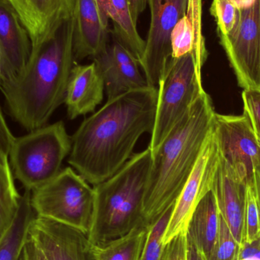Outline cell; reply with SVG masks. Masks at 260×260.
<instances>
[{
    "label": "cell",
    "mask_w": 260,
    "mask_h": 260,
    "mask_svg": "<svg viewBox=\"0 0 260 260\" xmlns=\"http://www.w3.org/2000/svg\"><path fill=\"white\" fill-rule=\"evenodd\" d=\"M108 13L114 24L113 36L129 50L140 65L145 41L139 35L136 24L132 18L128 0H110Z\"/></svg>",
    "instance_id": "21"
},
{
    "label": "cell",
    "mask_w": 260,
    "mask_h": 260,
    "mask_svg": "<svg viewBox=\"0 0 260 260\" xmlns=\"http://www.w3.org/2000/svg\"><path fill=\"white\" fill-rule=\"evenodd\" d=\"M237 260H260V236L250 244H241Z\"/></svg>",
    "instance_id": "32"
},
{
    "label": "cell",
    "mask_w": 260,
    "mask_h": 260,
    "mask_svg": "<svg viewBox=\"0 0 260 260\" xmlns=\"http://www.w3.org/2000/svg\"><path fill=\"white\" fill-rule=\"evenodd\" d=\"M36 216L57 221L89 235L95 212V192L72 168L61 170L53 180L31 192Z\"/></svg>",
    "instance_id": "6"
},
{
    "label": "cell",
    "mask_w": 260,
    "mask_h": 260,
    "mask_svg": "<svg viewBox=\"0 0 260 260\" xmlns=\"http://www.w3.org/2000/svg\"><path fill=\"white\" fill-rule=\"evenodd\" d=\"M260 236V212L253 183L248 184L246 195L243 244H250Z\"/></svg>",
    "instance_id": "27"
},
{
    "label": "cell",
    "mask_w": 260,
    "mask_h": 260,
    "mask_svg": "<svg viewBox=\"0 0 260 260\" xmlns=\"http://www.w3.org/2000/svg\"><path fill=\"white\" fill-rule=\"evenodd\" d=\"M220 213L211 189L197 205L187 228L186 237L210 260L219 229Z\"/></svg>",
    "instance_id": "20"
},
{
    "label": "cell",
    "mask_w": 260,
    "mask_h": 260,
    "mask_svg": "<svg viewBox=\"0 0 260 260\" xmlns=\"http://www.w3.org/2000/svg\"><path fill=\"white\" fill-rule=\"evenodd\" d=\"M213 131L220 157L237 175L252 184L260 162V144L247 117L215 113Z\"/></svg>",
    "instance_id": "9"
},
{
    "label": "cell",
    "mask_w": 260,
    "mask_h": 260,
    "mask_svg": "<svg viewBox=\"0 0 260 260\" xmlns=\"http://www.w3.org/2000/svg\"><path fill=\"white\" fill-rule=\"evenodd\" d=\"M247 186V182L237 175L220 157L212 182V190L215 195L220 215L225 221L240 247L243 244L244 236Z\"/></svg>",
    "instance_id": "15"
},
{
    "label": "cell",
    "mask_w": 260,
    "mask_h": 260,
    "mask_svg": "<svg viewBox=\"0 0 260 260\" xmlns=\"http://www.w3.org/2000/svg\"><path fill=\"white\" fill-rule=\"evenodd\" d=\"M71 148V138L62 121L15 138L9 153L14 177L26 191L39 189L60 172Z\"/></svg>",
    "instance_id": "5"
},
{
    "label": "cell",
    "mask_w": 260,
    "mask_h": 260,
    "mask_svg": "<svg viewBox=\"0 0 260 260\" xmlns=\"http://www.w3.org/2000/svg\"><path fill=\"white\" fill-rule=\"evenodd\" d=\"M9 155L0 151V241L13 224L21 203Z\"/></svg>",
    "instance_id": "24"
},
{
    "label": "cell",
    "mask_w": 260,
    "mask_h": 260,
    "mask_svg": "<svg viewBox=\"0 0 260 260\" xmlns=\"http://www.w3.org/2000/svg\"><path fill=\"white\" fill-rule=\"evenodd\" d=\"M253 186L260 212V162L253 172Z\"/></svg>",
    "instance_id": "37"
},
{
    "label": "cell",
    "mask_w": 260,
    "mask_h": 260,
    "mask_svg": "<svg viewBox=\"0 0 260 260\" xmlns=\"http://www.w3.org/2000/svg\"><path fill=\"white\" fill-rule=\"evenodd\" d=\"M186 257L187 260H208L187 237H186Z\"/></svg>",
    "instance_id": "35"
},
{
    "label": "cell",
    "mask_w": 260,
    "mask_h": 260,
    "mask_svg": "<svg viewBox=\"0 0 260 260\" xmlns=\"http://www.w3.org/2000/svg\"><path fill=\"white\" fill-rule=\"evenodd\" d=\"M240 245L234 238L224 220L220 215L218 236L210 260H237Z\"/></svg>",
    "instance_id": "28"
},
{
    "label": "cell",
    "mask_w": 260,
    "mask_h": 260,
    "mask_svg": "<svg viewBox=\"0 0 260 260\" xmlns=\"http://www.w3.org/2000/svg\"><path fill=\"white\" fill-rule=\"evenodd\" d=\"M73 17L53 37L32 48L23 70L1 89L9 115L27 131L47 125L64 103L73 67Z\"/></svg>",
    "instance_id": "2"
},
{
    "label": "cell",
    "mask_w": 260,
    "mask_h": 260,
    "mask_svg": "<svg viewBox=\"0 0 260 260\" xmlns=\"http://www.w3.org/2000/svg\"><path fill=\"white\" fill-rule=\"evenodd\" d=\"M151 155L148 147L132 157L111 178L93 186L95 212L88 235L91 244L105 245L145 224L143 203Z\"/></svg>",
    "instance_id": "4"
},
{
    "label": "cell",
    "mask_w": 260,
    "mask_h": 260,
    "mask_svg": "<svg viewBox=\"0 0 260 260\" xmlns=\"http://www.w3.org/2000/svg\"><path fill=\"white\" fill-rule=\"evenodd\" d=\"M175 204V203H174ZM174 204L171 206L152 225L150 226L148 239L142 260H162L165 246L163 238L172 215Z\"/></svg>",
    "instance_id": "25"
},
{
    "label": "cell",
    "mask_w": 260,
    "mask_h": 260,
    "mask_svg": "<svg viewBox=\"0 0 260 260\" xmlns=\"http://www.w3.org/2000/svg\"><path fill=\"white\" fill-rule=\"evenodd\" d=\"M244 114L247 117L260 144V89H244Z\"/></svg>",
    "instance_id": "29"
},
{
    "label": "cell",
    "mask_w": 260,
    "mask_h": 260,
    "mask_svg": "<svg viewBox=\"0 0 260 260\" xmlns=\"http://www.w3.org/2000/svg\"><path fill=\"white\" fill-rule=\"evenodd\" d=\"M150 226L142 224L126 236L105 245L93 244L97 260H142Z\"/></svg>",
    "instance_id": "23"
},
{
    "label": "cell",
    "mask_w": 260,
    "mask_h": 260,
    "mask_svg": "<svg viewBox=\"0 0 260 260\" xmlns=\"http://www.w3.org/2000/svg\"><path fill=\"white\" fill-rule=\"evenodd\" d=\"M155 121L151 133V152L160 145L196 99L205 91L202 69L192 53L171 58L157 85Z\"/></svg>",
    "instance_id": "7"
},
{
    "label": "cell",
    "mask_w": 260,
    "mask_h": 260,
    "mask_svg": "<svg viewBox=\"0 0 260 260\" xmlns=\"http://www.w3.org/2000/svg\"><path fill=\"white\" fill-rule=\"evenodd\" d=\"M157 89L133 90L108 100L72 136L68 162L90 184L111 178L131 158L135 145L155 121Z\"/></svg>",
    "instance_id": "1"
},
{
    "label": "cell",
    "mask_w": 260,
    "mask_h": 260,
    "mask_svg": "<svg viewBox=\"0 0 260 260\" xmlns=\"http://www.w3.org/2000/svg\"><path fill=\"white\" fill-rule=\"evenodd\" d=\"M187 2L148 0L151 22L140 67L150 86L157 88L164 69L172 58L171 34L185 15Z\"/></svg>",
    "instance_id": "11"
},
{
    "label": "cell",
    "mask_w": 260,
    "mask_h": 260,
    "mask_svg": "<svg viewBox=\"0 0 260 260\" xmlns=\"http://www.w3.org/2000/svg\"><path fill=\"white\" fill-rule=\"evenodd\" d=\"M239 9L235 28L219 37L238 84L244 89H260L259 0Z\"/></svg>",
    "instance_id": "8"
},
{
    "label": "cell",
    "mask_w": 260,
    "mask_h": 260,
    "mask_svg": "<svg viewBox=\"0 0 260 260\" xmlns=\"http://www.w3.org/2000/svg\"><path fill=\"white\" fill-rule=\"evenodd\" d=\"M162 260H187L186 234H180L165 245Z\"/></svg>",
    "instance_id": "30"
},
{
    "label": "cell",
    "mask_w": 260,
    "mask_h": 260,
    "mask_svg": "<svg viewBox=\"0 0 260 260\" xmlns=\"http://www.w3.org/2000/svg\"><path fill=\"white\" fill-rule=\"evenodd\" d=\"M31 192L21 196L16 218L4 238L0 241V260H19L23 247L28 237L32 220L36 216L30 203Z\"/></svg>",
    "instance_id": "22"
},
{
    "label": "cell",
    "mask_w": 260,
    "mask_h": 260,
    "mask_svg": "<svg viewBox=\"0 0 260 260\" xmlns=\"http://www.w3.org/2000/svg\"><path fill=\"white\" fill-rule=\"evenodd\" d=\"M215 114L212 99L204 91L151 152L143 203L147 225H152L177 201L212 131Z\"/></svg>",
    "instance_id": "3"
},
{
    "label": "cell",
    "mask_w": 260,
    "mask_h": 260,
    "mask_svg": "<svg viewBox=\"0 0 260 260\" xmlns=\"http://www.w3.org/2000/svg\"><path fill=\"white\" fill-rule=\"evenodd\" d=\"M259 13H260V0H259Z\"/></svg>",
    "instance_id": "40"
},
{
    "label": "cell",
    "mask_w": 260,
    "mask_h": 260,
    "mask_svg": "<svg viewBox=\"0 0 260 260\" xmlns=\"http://www.w3.org/2000/svg\"><path fill=\"white\" fill-rule=\"evenodd\" d=\"M19 260H47V259L41 250L38 248V246L28 236L23 247Z\"/></svg>",
    "instance_id": "33"
},
{
    "label": "cell",
    "mask_w": 260,
    "mask_h": 260,
    "mask_svg": "<svg viewBox=\"0 0 260 260\" xmlns=\"http://www.w3.org/2000/svg\"><path fill=\"white\" fill-rule=\"evenodd\" d=\"M238 9H244V8L250 7L253 6L256 0H231Z\"/></svg>",
    "instance_id": "39"
},
{
    "label": "cell",
    "mask_w": 260,
    "mask_h": 260,
    "mask_svg": "<svg viewBox=\"0 0 260 260\" xmlns=\"http://www.w3.org/2000/svg\"><path fill=\"white\" fill-rule=\"evenodd\" d=\"M100 14L101 21L104 28L108 30L109 17H108V6L110 0H95Z\"/></svg>",
    "instance_id": "36"
},
{
    "label": "cell",
    "mask_w": 260,
    "mask_h": 260,
    "mask_svg": "<svg viewBox=\"0 0 260 260\" xmlns=\"http://www.w3.org/2000/svg\"><path fill=\"white\" fill-rule=\"evenodd\" d=\"M202 15L203 1L188 0L185 15L171 34V57L177 59L192 53L201 69L208 56L203 35Z\"/></svg>",
    "instance_id": "19"
},
{
    "label": "cell",
    "mask_w": 260,
    "mask_h": 260,
    "mask_svg": "<svg viewBox=\"0 0 260 260\" xmlns=\"http://www.w3.org/2000/svg\"><path fill=\"white\" fill-rule=\"evenodd\" d=\"M210 13L216 22L218 36L229 35L239 18V9L231 0H212Z\"/></svg>",
    "instance_id": "26"
},
{
    "label": "cell",
    "mask_w": 260,
    "mask_h": 260,
    "mask_svg": "<svg viewBox=\"0 0 260 260\" xmlns=\"http://www.w3.org/2000/svg\"><path fill=\"white\" fill-rule=\"evenodd\" d=\"M30 35L32 48L50 39L73 14L74 0H7Z\"/></svg>",
    "instance_id": "14"
},
{
    "label": "cell",
    "mask_w": 260,
    "mask_h": 260,
    "mask_svg": "<svg viewBox=\"0 0 260 260\" xmlns=\"http://www.w3.org/2000/svg\"><path fill=\"white\" fill-rule=\"evenodd\" d=\"M15 137L9 129L0 108V151L9 155V151Z\"/></svg>",
    "instance_id": "31"
},
{
    "label": "cell",
    "mask_w": 260,
    "mask_h": 260,
    "mask_svg": "<svg viewBox=\"0 0 260 260\" xmlns=\"http://www.w3.org/2000/svg\"><path fill=\"white\" fill-rule=\"evenodd\" d=\"M128 3H129L132 18L134 22L137 24L138 18L139 15L145 11L148 3V0H128Z\"/></svg>",
    "instance_id": "34"
},
{
    "label": "cell",
    "mask_w": 260,
    "mask_h": 260,
    "mask_svg": "<svg viewBox=\"0 0 260 260\" xmlns=\"http://www.w3.org/2000/svg\"><path fill=\"white\" fill-rule=\"evenodd\" d=\"M93 59L105 82L108 100L149 86L137 59L114 36Z\"/></svg>",
    "instance_id": "13"
},
{
    "label": "cell",
    "mask_w": 260,
    "mask_h": 260,
    "mask_svg": "<svg viewBox=\"0 0 260 260\" xmlns=\"http://www.w3.org/2000/svg\"><path fill=\"white\" fill-rule=\"evenodd\" d=\"M105 82L94 62L73 67L66 92L65 103L71 120L93 112L102 103Z\"/></svg>",
    "instance_id": "17"
},
{
    "label": "cell",
    "mask_w": 260,
    "mask_h": 260,
    "mask_svg": "<svg viewBox=\"0 0 260 260\" xmlns=\"http://www.w3.org/2000/svg\"><path fill=\"white\" fill-rule=\"evenodd\" d=\"M219 159V150L212 127L197 164L175 202L171 219L164 235V245L180 234L187 232L189 221L197 205L212 189Z\"/></svg>",
    "instance_id": "10"
},
{
    "label": "cell",
    "mask_w": 260,
    "mask_h": 260,
    "mask_svg": "<svg viewBox=\"0 0 260 260\" xmlns=\"http://www.w3.org/2000/svg\"><path fill=\"white\" fill-rule=\"evenodd\" d=\"M28 236L47 260H97L88 235L57 221L35 216Z\"/></svg>",
    "instance_id": "12"
},
{
    "label": "cell",
    "mask_w": 260,
    "mask_h": 260,
    "mask_svg": "<svg viewBox=\"0 0 260 260\" xmlns=\"http://www.w3.org/2000/svg\"><path fill=\"white\" fill-rule=\"evenodd\" d=\"M6 80V62H5L4 57H3V53H2L1 48H0V88L2 85Z\"/></svg>",
    "instance_id": "38"
},
{
    "label": "cell",
    "mask_w": 260,
    "mask_h": 260,
    "mask_svg": "<svg viewBox=\"0 0 260 260\" xmlns=\"http://www.w3.org/2000/svg\"><path fill=\"white\" fill-rule=\"evenodd\" d=\"M73 51L77 59L94 57L108 42L95 0H74Z\"/></svg>",
    "instance_id": "18"
},
{
    "label": "cell",
    "mask_w": 260,
    "mask_h": 260,
    "mask_svg": "<svg viewBox=\"0 0 260 260\" xmlns=\"http://www.w3.org/2000/svg\"><path fill=\"white\" fill-rule=\"evenodd\" d=\"M0 48L8 80L17 76L27 63L31 54L32 42L16 11L7 0H0Z\"/></svg>",
    "instance_id": "16"
}]
</instances>
